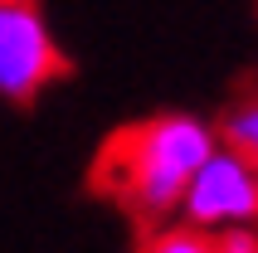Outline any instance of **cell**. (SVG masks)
I'll return each instance as SVG.
<instances>
[{
  "instance_id": "6da1fadb",
  "label": "cell",
  "mask_w": 258,
  "mask_h": 253,
  "mask_svg": "<svg viewBox=\"0 0 258 253\" xmlns=\"http://www.w3.org/2000/svg\"><path fill=\"white\" fill-rule=\"evenodd\" d=\"M215 146H219V132L205 117H190V112L146 117V122L117 132L98 151L93 185L107 200H117L132 219L156 229L171 214H180L190 175L210 161Z\"/></svg>"
},
{
  "instance_id": "7a4b0ae2",
  "label": "cell",
  "mask_w": 258,
  "mask_h": 253,
  "mask_svg": "<svg viewBox=\"0 0 258 253\" xmlns=\"http://www.w3.org/2000/svg\"><path fill=\"white\" fill-rule=\"evenodd\" d=\"M180 219L200 234H224V229H258V170L248 156L219 141L185 185Z\"/></svg>"
},
{
  "instance_id": "3957f363",
  "label": "cell",
  "mask_w": 258,
  "mask_h": 253,
  "mask_svg": "<svg viewBox=\"0 0 258 253\" xmlns=\"http://www.w3.org/2000/svg\"><path fill=\"white\" fill-rule=\"evenodd\" d=\"M63 73L39 0H0V102H34Z\"/></svg>"
},
{
  "instance_id": "277c9868",
  "label": "cell",
  "mask_w": 258,
  "mask_h": 253,
  "mask_svg": "<svg viewBox=\"0 0 258 253\" xmlns=\"http://www.w3.org/2000/svg\"><path fill=\"white\" fill-rule=\"evenodd\" d=\"M215 132H219V141H224V146H234L239 156H248V161H253V170H258V98L234 102Z\"/></svg>"
},
{
  "instance_id": "5b68a950",
  "label": "cell",
  "mask_w": 258,
  "mask_h": 253,
  "mask_svg": "<svg viewBox=\"0 0 258 253\" xmlns=\"http://www.w3.org/2000/svg\"><path fill=\"white\" fill-rule=\"evenodd\" d=\"M142 253H215V239L210 234H200V229H190V224H156L151 234H146Z\"/></svg>"
},
{
  "instance_id": "8992f818",
  "label": "cell",
  "mask_w": 258,
  "mask_h": 253,
  "mask_svg": "<svg viewBox=\"0 0 258 253\" xmlns=\"http://www.w3.org/2000/svg\"><path fill=\"white\" fill-rule=\"evenodd\" d=\"M210 239H215V253H258V229H224Z\"/></svg>"
}]
</instances>
